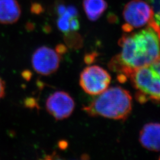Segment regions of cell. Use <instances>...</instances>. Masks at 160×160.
I'll return each mask as SVG.
<instances>
[{
  "mask_svg": "<svg viewBox=\"0 0 160 160\" xmlns=\"http://www.w3.org/2000/svg\"><path fill=\"white\" fill-rule=\"evenodd\" d=\"M44 11V8L43 6L39 3L34 2L33 3L30 7V12L36 15H39Z\"/></svg>",
  "mask_w": 160,
  "mask_h": 160,
  "instance_id": "2e32d148",
  "label": "cell"
},
{
  "mask_svg": "<svg viewBox=\"0 0 160 160\" xmlns=\"http://www.w3.org/2000/svg\"><path fill=\"white\" fill-rule=\"evenodd\" d=\"M111 77L104 69L98 65L88 66L80 76V85L87 94L98 96L109 88Z\"/></svg>",
  "mask_w": 160,
  "mask_h": 160,
  "instance_id": "5b68a950",
  "label": "cell"
},
{
  "mask_svg": "<svg viewBox=\"0 0 160 160\" xmlns=\"http://www.w3.org/2000/svg\"><path fill=\"white\" fill-rule=\"evenodd\" d=\"M129 78L136 90L135 98L139 103L160 102V55L135 71Z\"/></svg>",
  "mask_w": 160,
  "mask_h": 160,
  "instance_id": "3957f363",
  "label": "cell"
},
{
  "mask_svg": "<svg viewBox=\"0 0 160 160\" xmlns=\"http://www.w3.org/2000/svg\"><path fill=\"white\" fill-rule=\"evenodd\" d=\"M120 52L110 61L109 69L124 82L138 69L160 55V26L155 21L138 32L123 34L119 40Z\"/></svg>",
  "mask_w": 160,
  "mask_h": 160,
  "instance_id": "6da1fadb",
  "label": "cell"
},
{
  "mask_svg": "<svg viewBox=\"0 0 160 160\" xmlns=\"http://www.w3.org/2000/svg\"><path fill=\"white\" fill-rule=\"evenodd\" d=\"M5 94V82L0 78V100Z\"/></svg>",
  "mask_w": 160,
  "mask_h": 160,
  "instance_id": "ac0fdd59",
  "label": "cell"
},
{
  "mask_svg": "<svg viewBox=\"0 0 160 160\" xmlns=\"http://www.w3.org/2000/svg\"><path fill=\"white\" fill-rule=\"evenodd\" d=\"M21 7L17 0H0V23L17 22L21 16Z\"/></svg>",
  "mask_w": 160,
  "mask_h": 160,
  "instance_id": "9c48e42d",
  "label": "cell"
},
{
  "mask_svg": "<svg viewBox=\"0 0 160 160\" xmlns=\"http://www.w3.org/2000/svg\"><path fill=\"white\" fill-rule=\"evenodd\" d=\"M67 12L72 17H78V12L74 6H69L67 8Z\"/></svg>",
  "mask_w": 160,
  "mask_h": 160,
  "instance_id": "e0dca14e",
  "label": "cell"
},
{
  "mask_svg": "<svg viewBox=\"0 0 160 160\" xmlns=\"http://www.w3.org/2000/svg\"><path fill=\"white\" fill-rule=\"evenodd\" d=\"M108 19L109 22L114 23V22H116V21L117 20V17H116V16L114 14L110 12L108 16Z\"/></svg>",
  "mask_w": 160,
  "mask_h": 160,
  "instance_id": "d6986e66",
  "label": "cell"
},
{
  "mask_svg": "<svg viewBox=\"0 0 160 160\" xmlns=\"http://www.w3.org/2000/svg\"><path fill=\"white\" fill-rule=\"evenodd\" d=\"M69 28L71 32H77L80 28V23L78 17L71 18L69 20Z\"/></svg>",
  "mask_w": 160,
  "mask_h": 160,
  "instance_id": "9a60e30c",
  "label": "cell"
},
{
  "mask_svg": "<svg viewBox=\"0 0 160 160\" xmlns=\"http://www.w3.org/2000/svg\"><path fill=\"white\" fill-rule=\"evenodd\" d=\"M72 17H74L71 16L68 12L66 11L63 15L59 16L58 18L57 22L58 28L64 34H66L71 32L69 28V20Z\"/></svg>",
  "mask_w": 160,
  "mask_h": 160,
  "instance_id": "8fae6325",
  "label": "cell"
},
{
  "mask_svg": "<svg viewBox=\"0 0 160 160\" xmlns=\"http://www.w3.org/2000/svg\"><path fill=\"white\" fill-rule=\"evenodd\" d=\"M132 109V97L123 88H108L82 110L91 117L101 116L114 120H125Z\"/></svg>",
  "mask_w": 160,
  "mask_h": 160,
  "instance_id": "7a4b0ae2",
  "label": "cell"
},
{
  "mask_svg": "<svg viewBox=\"0 0 160 160\" xmlns=\"http://www.w3.org/2000/svg\"><path fill=\"white\" fill-rule=\"evenodd\" d=\"M123 17L125 23L122 29L126 33L146 27L155 20L151 7L143 0H132L128 2L123 10Z\"/></svg>",
  "mask_w": 160,
  "mask_h": 160,
  "instance_id": "277c9868",
  "label": "cell"
},
{
  "mask_svg": "<svg viewBox=\"0 0 160 160\" xmlns=\"http://www.w3.org/2000/svg\"><path fill=\"white\" fill-rule=\"evenodd\" d=\"M65 34V42L71 47H78L82 43V38L77 32H69Z\"/></svg>",
  "mask_w": 160,
  "mask_h": 160,
  "instance_id": "7c38bea8",
  "label": "cell"
},
{
  "mask_svg": "<svg viewBox=\"0 0 160 160\" xmlns=\"http://www.w3.org/2000/svg\"><path fill=\"white\" fill-rule=\"evenodd\" d=\"M154 12L155 21L160 26V0H146Z\"/></svg>",
  "mask_w": 160,
  "mask_h": 160,
  "instance_id": "4fadbf2b",
  "label": "cell"
},
{
  "mask_svg": "<svg viewBox=\"0 0 160 160\" xmlns=\"http://www.w3.org/2000/svg\"><path fill=\"white\" fill-rule=\"evenodd\" d=\"M67 7L63 3L62 1H58L55 4V12L59 16L63 15L67 11Z\"/></svg>",
  "mask_w": 160,
  "mask_h": 160,
  "instance_id": "5bb4252c",
  "label": "cell"
},
{
  "mask_svg": "<svg viewBox=\"0 0 160 160\" xmlns=\"http://www.w3.org/2000/svg\"><path fill=\"white\" fill-rule=\"evenodd\" d=\"M46 109L56 120H63L69 118L74 112V100L68 92L58 91L47 98Z\"/></svg>",
  "mask_w": 160,
  "mask_h": 160,
  "instance_id": "52a82bcc",
  "label": "cell"
},
{
  "mask_svg": "<svg viewBox=\"0 0 160 160\" xmlns=\"http://www.w3.org/2000/svg\"><path fill=\"white\" fill-rule=\"evenodd\" d=\"M61 60V54L57 50L47 46H41L33 53L32 65L37 73L49 75L57 71Z\"/></svg>",
  "mask_w": 160,
  "mask_h": 160,
  "instance_id": "8992f818",
  "label": "cell"
},
{
  "mask_svg": "<svg viewBox=\"0 0 160 160\" xmlns=\"http://www.w3.org/2000/svg\"><path fill=\"white\" fill-rule=\"evenodd\" d=\"M82 6L87 17L92 22L97 20L108 8L105 0H83Z\"/></svg>",
  "mask_w": 160,
  "mask_h": 160,
  "instance_id": "30bf717a",
  "label": "cell"
},
{
  "mask_svg": "<svg viewBox=\"0 0 160 160\" xmlns=\"http://www.w3.org/2000/svg\"><path fill=\"white\" fill-rule=\"evenodd\" d=\"M139 140L143 148L151 151H160V123L145 125L139 133Z\"/></svg>",
  "mask_w": 160,
  "mask_h": 160,
  "instance_id": "ba28073f",
  "label": "cell"
},
{
  "mask_svg": "<svg viewBox=\"0 0 160 160\" xmlns=\"http://www.w3.org/2000/svg\"><path fill=\"white\" fill-rule=\"evenodd\" d=\"M159 159H160V158H159Z\"/></svg>",
  "mask_w": 160,
  "mask_h": 160,
  "instance_id": "ffe728a7",
  "label": "cell"
}]
</instances>
